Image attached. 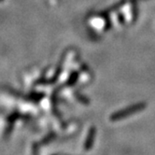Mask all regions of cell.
Masks as SVG:
<instances>
[{"label": "cell", "instance_id": "4", "mask_svg": "<svg viewBox=\"0 0 155 155\" xmlns=\"http://www.w3.org/2000/svg\"><path fill=\"white\" fill-rule=\"evenodd\" d=\"M76 96L78 98V100H79L80 102H81V103H83V104H85V105H88L90 103L89 99H88L87 97H85V96H83V95H80L79 94H76Z\"/></svg>", "mask_w": 155, "mask_h": 155}, {"label": "cell", "instance_id": "5", "mask_svg": "<svg viewBox=\"0 0 155 155\" xmlns=\"http://www.w3.org/2000/svg\"><path fill=\"white\" fill-rule=\"evenodd\" d=\"M1 1H4V0H0V2H1Z\"/></svg>", "mask_w": 155, "mask_h": 155}, {"label": "cell", "instance_id": "3", "mask_svg": "<svg viewBox=\"0 0 155 155\" xmlns=\"http://www.w3.org/2000/svg\"><path fill=\"white\" fill-rule=\"evenodd\" d=\"M78 76H79V74H78L77 72H75V73H73L72 75H71V77L69 78V80H68V86H71V85H74V83L77 81V80H78Z\"/></svg>", "mask_w": 155, "mask_h": 155}, {"label": "cell", "instance_id": "2", "mask_svg": "<svg viewBox=\"0 0 155 155\" xmlns=\"http://www.w3.org/2000/svg\"><path fill=\"white\" fill-rule=\"evenodd\" d=\"M55 137H56V136H55V134H50V135H48L46 137H44L39 143H38V145H37V148H38L39 146H41V145H44V144H48L49 142H51V141H52Z\"/></svg>", "mask_w": 155, "mask_h": 155}, {"label": "cell", "instance_id": "1", "mask_svg": "<svg viewBox=\"0 0 155 155\" xmlns=\"http://www.w3.org/2000/svg\"><path fill=\"white\" fill-rule=\"evenodd\" d=\"M95 133L96 130L94 127H92L89 132H88V135L86 137V140L84 142V150H89L92 149L93 145H94V137H95Z\"/></svg>", "mask_w": 155, "mask_h": 155}]
</instances>
